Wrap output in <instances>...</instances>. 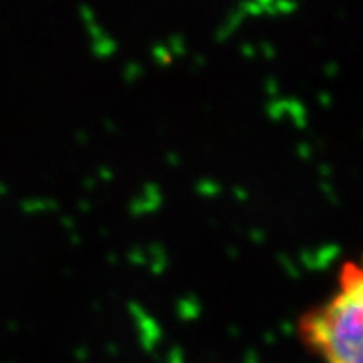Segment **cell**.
<instances>
[{"label": "cell", "mask_w": 363, "mask_h": 363, "mask_svg": "<svg viewBox=\"0 0 363 363\" xmlns=\"http://www.w3.org/2000/svg\"><path fill=\"white\" fill-rule=\"evenodd\" d=\"M362 289V274L350 265L343 274L341 291L304 321V336L326 363H363Z\"/></svg>", "instance_id": "obj_1"}]
</instances>
